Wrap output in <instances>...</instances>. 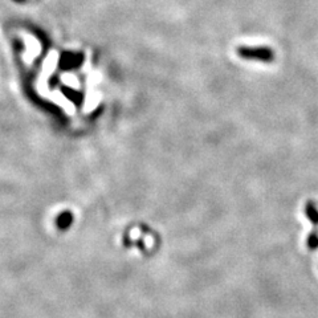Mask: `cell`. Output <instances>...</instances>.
<instances>
[{"label": "cell", "mask_w": 318, "mask_h": 318, "mask_svg": "<svg viewBox=\"0 0 318 318\" xmlns=\"http://www.w3.org/2000/svg\"><path fill=\"white\" fill-rule=\"evenodd\" d=\"M84 60H85V56L81 52H64L60 57L58 66L62 70L76 69L82 65Z\"/></svg>", "instance_id": "cell-2"}, {"label": "cell", "mask_w": 318, "mask_h": 318, "mask_svg": "<svg viewBox=\"0 0 318 318\" xmlns=\"http://www.w3.org/2000/svg\"><path fill=\"white\" fill-rule=\"evenodd\" d=\"M56 223H57L58 228L62 229V231L68 229L72 225V223H73V215H72L70 211H64V212L58 215Z\"/></svg>", "instance_id": "cell-3"}, {"label": "cell", "mask_w": 318, "mask_h": 318, "mask_svg": "<svg viewBox=\"0 0 318 318\" xmlns=\"http://www.w3.org/2000/svg\"><path fill=\"white\" fill-rule=\"evenodd\" d=\"M308 247L311 249L318 248V233L316 232V231H313V232L309 235V237H308Z\"/></svg>", "instance_id": "cell-6"}, {"label": "cell", "mask_w": 318, "mask_h": 318, "mask_svg": "<svg viewBox=\"0 0 318 318\" xmlns=\"http://www.w3.org/2000/svg\"><path fill=\"white\" fill-rule=\"evenodd\" d=\"M305 213H307V216L309 217V220H311L313 224L318 225V211L312 202L307 203V206H305Z\"/></svg>", "instance_id": "cell-4"}, {"label": "cell", "mask_w": 318, "mask_h": 318, "mask_svg": "<svg viewBox=\"0 0 318 318\" xmlns=\"http://www.w3.org/2000/svg\"><path fill=\"white\" fill-rule=\"evenodd\" d=\"M62 92H64V94L66 96V98H69L70 101H73L74 104H77V105H80L82 102V100H84V96H82L81 93H78L76 90L69 89V88H62Z\"/></svg>", "instance_id": "cell-5"}, {"label": "cell", "mask_w": 318, "mask_h": 318, "mask_svg": "<svg viewBox=\"0 0 318 318\" xmlns=\"http://www.w3.org/2000/svg\"><path fill=\"white\" fill-rule=\"evenodd\" d=\"M236 52L237 56L244 60H256L263 62H272L275 60V53L268 47H239Z\"/></svg>", "instance_id": "cell-1"}]
</instances>
